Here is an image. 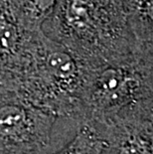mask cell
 Returning a JSON list of instances; mask_svg holds the SVG:
<instances>
[{
  "instance_id": "cell-10",
  "label": "cell",
  "mask_w": 153,
  "mask_h": 154,
  "mask_svg": "<svg viewBox=\"0 0 153 154\" xmlns=\"http://www.w3.org/2000/svg\"><path fill=\"white\" fill-rule=\"evenodd\" d=\"M12 91L11 79L9 75L0 67V94Z\"/></svg>"
},
{
  "instance_id": "cell-9",
  "label": "cell",
  "mask_w": 153,
  "mask_h": 154,
  "mask_svg": "<svg viewBox=\"0 0 153 154\" xmlns=\"http://www.w3.org/2000/svg\"><path fill=\"white\" fill-rule=\"evenodd\" d=\"M106 143L89 124L81 123L71 142L55 154H106Z\"/></svg>"
},
{
  "instance_id": "cell-2",
  "label": "cell",
  "mask_w": 153,
  "mask_h": 154,
  "mask_svg": "<svg viewBox=\"0 0 153 154\" xmlns=\"http://www.w3.org/2000/svg\"><path fill=\"white\" fill-rule=\"evenodd\" d=\"M86 68L43 30L29 36L11 72L12 91L27 103L78 121Z\"/></svg>"
},
{
  "instance_id": "cell-6",
  "label": "cell",
  "mask_w": 153,
  "mask_h": 154,
  "mask_svg": "<svg viewBox=\"0 0 153 154\" xmlns=\"http://www.w3.org/2000/svg\"><path fill=\"white\" fill-rule=\"evenodd\" d=\"M31 33L33 32L25 31L18 24L4 0H0V67L10 79Z\"/></svg>"
},
{
  "instance_id": "cell-3",
  "label": "cell",
  "mask_w": 153,
  "mask_h": 154,
  "mask_svg": "<svg viewBox=\"0 0 153 154\" xmlns=\"http://www.w3.org/2000/svg\"><path fill=\"white\" fill-rule=\"evenodd\" d=\"M147 103H153V46L136 44L120 60L86 68L78 121L103 124Z\"/></svg>"
},
{
  "instance_id": "cell-7",
  "label": "cell",
  "mask_w": 153,
  "mask_h": 154,
  "mask_svg": "<svg viewBox=\"0 0 153 154\" xmlns=\"http://www.w3.org/2000/svg\"><path fill=\"white\" fill-rule=\"evenodd\" d=\"M17 23L27 32L43 30L57 0H4Z\"/></svg>"
},
{
  "instance_id": "cell-1",
  "label": "cell",
  "mask_w": 153,
  "mask_h": 154,
  "mask_svg": "<svg viewBox=\"0 0 153 154\" xmlns=\"http://www.w3.org/2000/svg\"><path fill=\"white\" fill-rule=\"evenodd\" d=\"M43 31L86 68L120 60L136 45L124 0H57Z\"/></svg>"
},
{
  "instance_id": "cell-5",
  "label": "cell",
  "mask_w": 153,
  "mask_h": 154,
  "mask_svg": "<svg viewBox=\"0 0 153 154\" xmlns=\"http://www.w3.org/2000/svg\"><path fill=\"white\" fill-rule=\"evenodd\" d=\"M152 124L153 103H148L103 124L89 125L106 141V154H153Z\"/></svg>"
},
{
  "instance_id": "cell-4",
  "label": "cell",
  "mask_w": 153,
  "mask_h": 154,
  "mask_svg": "<svg viewBox=\"0 0 153 154\" xmlns=\"http://www.w3.org/2000/svg\"><path fill=\"white\" fill-rule=\"evenodd\" d=\"M56 119L13 91L0 94V154H38L50 143Z\"/></svg>"
},
{
  "instance_id": "cell-8",
  "label": "cell",
  "mask_w": 153,
  "mask_h": 154,
  "mask_svg": "<svg viewBox=\"0 0 153 154\" xmlns=\"http://www.w3.org/2000/svg\"><path fill=\"white\" fill-rule=\"evenodd\" d=\"M135 44L153 46V0H124Z\"/></svg>"
}]
</instances>
